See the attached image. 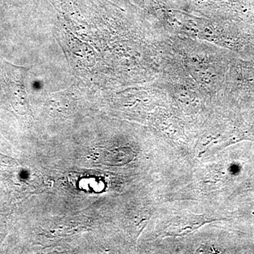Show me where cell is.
<instances>
[{"instance_id": "cell-1", "label": "cell", "mask_w": 254, "mask_h": 254, "mask_svg": "<svg viewBox=\"0 0 254 254\" xmlns=\"http://www.w3.org/2000/svg\"><path fill=\"white\" fill-rule=\"evenodd\" d=\"M212 220H207L204 216L199 215H190L182 217L175 220L173 223L169 225L165 233L168 235H184L197 230L200 226Z\"/></svg>"}, {"instance_id": "cell-2", "label": "cell", "mask_w": 254, "mask_h": 254, "mask_svg": "<svg viewBox=\"0 0 254 254\" xmlns=\"http://www.w3.org/2000/svg\"><path fill=\"white\" fill-rule=\"evenodd\" d=\"M245 186L250 190H254V170L251 173L250 177L246 181Z\"/></svg>"}]
</instances>
